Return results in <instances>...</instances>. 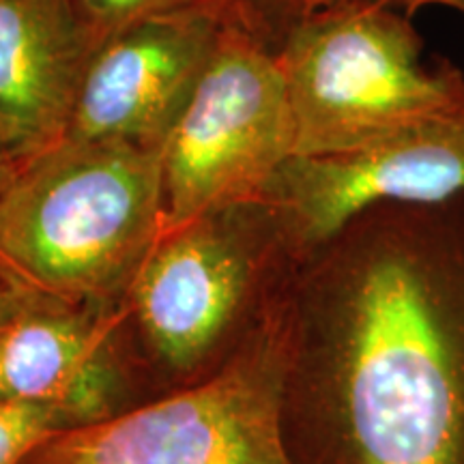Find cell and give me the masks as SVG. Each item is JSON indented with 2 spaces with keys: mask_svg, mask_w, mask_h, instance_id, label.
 Instances as JSON below:
<instances>
[{
  "mask_svg": "<svg viewBox=\"0 0 464 464\" xmlns=\"http://www.w3.org/2000/svg\"><path fill=\"white\" fill-rule=\"evenodd\" d=\"M338 237L316 359L335 464H464V194Z\"/></svg>",
  "mask_w": 464,
  "mask_h": 464,
  "instance_id": "1",
  "label": "cell"
},
{
  "mask_svg": "<svg viewBox=\"0 0 464 464\" xmlns=\"http://www.w3.org/2000/svg\"><path fill=\"white\" fill-rule=\"evenodd\" d=\"M164 226V144L63 136L0 181V269L63 299L106 293Z\"/></svg>",
  "mask_w": 464,
  "mask_h": 464,
  "instance_id": "2",
  "label": "cell"
},
{
  "mask_svg": "<svg viewBox=\"0 0 464 464\" xmlns=\"http://www.w3.org/2000/svg\"><path fill=\"white\" fill-rule=\"evenodd\" d=\"M423 39L402 9L372 5L305 22L280 61L295 119V158L344 155L464 112V73L421 63Z\"/></svg>",
  "mask_w": 464,
  "mask_h": 464,
  "instance_id": "3",
  "label": "cell"
},
{
  "mask_svg": "<svg viewBox=\"0 0 464 464\" xmlns=\"http://www.w3.org/2000/svg\"><path fill=\"white\" fill-rule=\"evenodd\" d=\"M290 158L295 119L280 61L252 39L222 31L166 136L161 232L232 207L265 205Z\"/></svg>",
  "mask_w": 464,
  "mask_h": 464,
  "instance_id": "4",
  "label": "cell"
},
{
  "mask_svg": "<svg viewBox=\"0 0 464 464\" xmlns=\"http://www.w3.org/2000/svg\"><path fill=\"white\" fill-rule=\"evenodd\" d=\"M288 332L198 387L69 426L24 464H295L284 430Z\"/></svg>",
  "mask_w": 464,
  "mask_h": 464,
  "instance_id": "5",
  "label": "cell"
},
{
  "mask_svg": "<svg viewBox=\"0 0 464 464\" xmlns=\"http://www.w3.org/2000/svg\"><path fill=\"white\" fill-rule=\"evenodd\" d=\"M462 194L464 112L353 153L290 158L265 205L280 211L299 246L321 249L376 205H423Z\"/></svg>",
  "mask_w": 464,
  "mask_h": 464,
  "instance_id": "6",
  "label": "cell"
},
{
  "mask_svg": "<svg viewBox=\"0 0 464 464\" xmlns=\"http://www.w3.org/2000/svg\"><path fill=\"white\" fill-rule=\"evenodd\" d=\"M208 9L133 24L92 54L65 136L164 144L222 37Z\"/></svg>",
  "mask_w": 464,
  "mask_h": 464,
  "instance_id": "7",
  "label": "cell"
},
{
  "mask_svg": "<svg viewBox=\"0 0 464 464\" xmlns=\"http://www.w3.org/2000/svg\"><path fill=\"white\" fill-rule=\"evenodd\" d=\"M95 50L73 0H0L5 170L65 136Z\"/></svg>",
  "mask_w": 464,
  "mask_h": 464,
  "instance_id": "8",
  "label": "cell"
},
{
  "mask_svg": "<svg viewBox=\"0 0 464 464\" xmlns=\"http://www.w3.org/2000/svg\"><path fill=\"white\" fill-rule=\"evenodd\" d=\"M247 263L211 219L161 232L133 271V305L155 351L189 368L239 307Z\"/></svg>",
  "mask_w": 464,
  "mask_h": 464,
  "instance_id": "9",
  "label": "cell"
},
{
  "mask_svg": "<svg viewBox=\"0 0 464 464\" xmlns=\"http://www.w3.org/2000/svg\"><path fill=\"white\" fill-rule=\"evenodd\" d=\"M114 390L103 329L9 307L0 321V400L50 406L65 423L82 426L110 417Z\"/></svg>",
  "mask_w": 464,
  "mask_h": 464,
  "instance_id": "10",
  "label": "cell"
},
{
  "mask_svg": "<svg viewBox=\"0 0 464 464\" xmlns=\"http://www.w3.org/2000/svg\"><path fill=\"white\" fill-rule=\"evenodd\" d=\"M372 5L402 9L409 15L421 9V0H213L224 31L243 34L276 56L305 22L334 11Z\"/></svg>",
  "mask_w": 464,
  "mask_h": 464,
  "instance_id": "11",
  "label": "cell"
},
{
  "mask_svg": "<svg viewBox=\"0 0 464 464\" xmlns=\"http://www.w3.org/2000/svg\"><path fill=\"white\" fill-rule=\"evenodd\" d=\"M97 48L125 28L160 15L213 9V0H73ZM218 15V14H216Z\"/></svg>",
  "mask_w": 464,
  "mask_h": 464,
  "instance_id": "12",
  "label": "cell"
},
{
  "mask_svg": "<svg viewBox=\"0 0 464 464\" xmlns=\"http://www.w3.org/2000/svg\"><path fill=\"white\" fill-rule=\"evenodd\" d=\"M63 423L50 406L0 400V464H24L39 445L63 430Z\"/></svg>",
  "mask_w": 464,
  "mask_h": 464,
  "instance_id": "13",
  "label": "cell"
},
{
  "mask_svg": "<svg viewBox=\"0 0 464 464\" xmlns=\"http://www.w3.org/2000/svg\"><path fill=\"white\" fill-rule=\"evenodd\" d=\"M430 5H440V7H450L464 15V0H423V7H430Z\"/></svg>",
  "mask_w": 464,
  "mask_h": 464,
  "instance_id": "14",
  "label": "cell"
},
{
  "mask_svg": "<svg viewBox=\"0 0 464 464\" xmlns=\"http://www.w3.org/2000/svg\"><path fill=\"white\" fill-rule=\"evenodd\" d=\"M0 274H3V269H0ZM9 307H11V301H9V290H7V286H5L3 277H0V321H3L5 314H7Z\"/></svg>",
  "mask_w": 464,
  "mask_h": 464,
  "instance_id": "15",
  "label": "cell"
},
{
  "mask_svg": "<svg viewBox=\"0 0 464 464\" xmlns=\"http://www.w3.org/2000/svg\"><path fill=\"white\" fill-rule=\"evenodd\" d=\"M3 174H5V158H3V150H0V181H3Z\"/></svg>",
  "mask_w": 464,
  "mask_h": 464,
  "instance_id": "16",
  "label": "cell"
},
{
  "mask_svg": "<svg viewBox=\"0 0 464 464\" xmlns=\"http://www.w3.org/2000/svg\"><path fill=\"white\" fill-rule=\"evenodd\" d=\"M421 7H423V0H421Z\"/></svg>",
  "mask_w": 464,
  "mask_h": 464,
  "instance_id": "17",
  "label": "cell"
}]
</instances>
